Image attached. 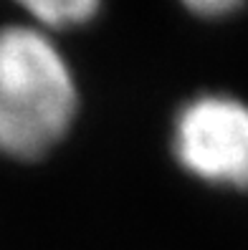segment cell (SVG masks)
I'll list each match as a JSON object with an SVG mask.
<instances>
[{"label":"cell","instance_id":"obj_1","mask_svg":"<svg viewBox=\"0 0 248 250\" xmlns=\"http://www.w3.org/2000/svg\"><path fill=\"white\" fill-rule=\"evenodd\" d=\"M76 83L56 43L33 25L0 28V152L31 159L66 134Z\"/></svg>","mask_w":248,"mask_h":250},{"label":"cell","instance_id":"obj_2","mask_svg":"<svg viewBox=\"0 0 248 250\" xmlns=\"http://www.w3.org/2000/svg\"><path fill=\"white\" fill-rule=\"evenodd\" d=\"M175 154L200 180L248 189V104L223 94L193 99L175 122Z\"/></svg>","mask_w":248,"mask_h":250},{"label":"cell","instance_id":"obj_3","mask_svg":"<svg viewBox=\"0 0 248 250\" xmlns=\"http://www.w3.org/2000/svg\"><path fill=\"white\" fill-rule=\"evenodd\" d=\"M31 16L46 28H71L91 21L101 0H16Z\"/></svg>","mask_w":248,"mask_h":250},{"label":"cell","instance_id":"obj_4","mask_svg":"<svg viewBox=\"0 0 248 250\" xmlns=\"http://www.w3.org/2000/svg\"><path fill=\"white\" fill-rule=\"evenodd\" d=\"M180 3L200 18H225L241 10L246 0H180Z\"/></svg>","mask_w":248,"mask_h":250}]
</instances>
